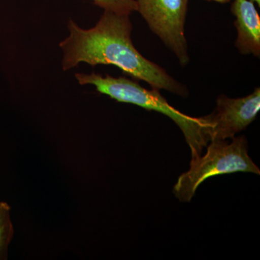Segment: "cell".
<instances>
[{
	"instance_id": "obj_1",
	"label": "cell",
	"mask_w": 260,
	"mask_h": 260,
	"mask_svg": "<svg viewBox=\"0 0 260 260\" xmlns=\"http://www.w3.org/2000/svg\"><path fill=\"white\" fill-rule=\"evenodd\" d=\"M129 15L104 10L95 26L89 29L81 28L70 20L69 36L59 44L63 51V70L73 69L80 63L92 67L114 65L132 78L148 83L152 88L187 97L189 91L185 85L135 48Z\"/></svg>"
},
{
	"instance_id": "obj_2",
	"label": "cell",
	"mask_w": 260,
	"mask_h": 260,
	"mask_svg": "<svg viewBox=\"0 0 260 260\" xmlns=\"http://www.w3.org/2000/svg\"><path fill=\"white\" fill-rule=\"evenodd\" d=\"M80 85H91L99 93L104 94L118 102L134 104L148 111L167 116L175 122L190 148L191 159L201 156L203 150L209 143L204 117H191L172 107L159 90L143 88L138 82L126 77L100 74H75Z\"/></svg>"
},
{
	"instance_id": "obj_3",
	"label": "cell",
	"mask_w": 260,
	"mask_h": 260,
	"mask_svg": "<svg viewBox=\"0 0 260 260\" xmlns=\"http://www.w3.org/2000/svg\"><path fill=\"white\" fill-rule=\"evenodd\" d=\"M225 140H213L207 145L203 156L191 159L190 168L178 178L173 192L181 202H190L197 189L208 178L236 172L260 174L257 166L248 154V142L244 135Z\"/></svg>"
},
{
	"instance_id": "obj_4",
	"label": "cell",
	"mask_w": 260,
	"mask_h": 260,
	"mask_svg": "<svg viewBox=\"0 0 260 260\" xmlns=\"http://www.w3.org/2000/svg\"><path fill=\"white\" fill-rule=\"evenodd\" d=\"M137 12L149 28L177 56L181 66L189 62L184 26L189 0H135Z\"/></svg>"
},
{
	"instance_id": "obj_5",
	"label": "cell",
	"mask_w": 260,
	"mask_h": 260,
	"mask_svg": "<svg viewBox=\"0 0 260 260\" xmlns=\"http://www.w3.org/2000/svg\"><path fill=\"white\" fill-rule=\"evenodd\" d=\"M259 110V88L247 96L238 99L219 95L214 112L203 116L209 141L232 139L255 120Z\"/></svg>"
},
{
	"instance_id": "obj_6",
	"label": "cell",
	"mask_w": 260,
	"mask_h": 260,
	"mask_svg": "<svg viewBox=\"0 0 260 260\" xmlns=\"http://www.w3.org/2000/svg\"><path fill=\"white\" fill-rule=\"evenodd\" d=\"M231 9L236 18V47L242 54L259 57L260 17L254 3L251 0H234Z\"/></svg>"
},
{
	"instance_id": "obj_7",
	"label": "cell",
	"mask_w": 260,
	"mask_h": 260,
	"mask_svg": "<svg viewBox=\"0 0 260 260\" xmlns=\"http://www.w3.org/2000/svg\"><path fill=\"white\" fill-rule=\"evenodd\" d=\"M10 212L9 205L0 202V259L7 257L8 246L14 234Z\"/></svg>"
},
{
	"instance_id": "obj_8",
	"label": "cell",
	"mask_w": 260,
	"mask_h": 260,
	"mask_svg": "<svg viewBox=\"0 0 260 260\" xmlns=\"http://www.w3.org/2000/svg\"><path fill=\"white\" fill-rule=\"evenodd\" d=\"M104 10H110L121 14L130 15L138 10L135 0H90Z\"/></svg>"
},
{
	"instance_id": "obj_9",
	"label": "cell",
	"mask_w": 260,
	"mask_h": 260,
	"mask_svg": "<svg viewBox=\"0 0 260 260\" xmlns=\"http://www.w3.org/2000/svg\"><path fill=\"white\" fill-rule=\"evenodd\" d=\"M208 1H213L215 2V3H220V4H226V3H229L231 0H208Z\"/></svg>"
},
{
	"instance_id": "obj_10",
	"label": "cell",
	"mask_w": 260,
	"mask_h": 260,
	"mask_svg": "<svg viewBox=\"0 0 260 260\" xmlns=\"http://www.w3.org/2000/svg\"><path fill=\"white\" fill-rule=\"evenodd\" d=\"M254 3H256L258 5V6H260V0H251Z\"/></svg>"
}]
</instances>
